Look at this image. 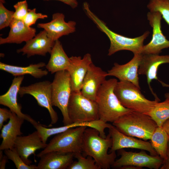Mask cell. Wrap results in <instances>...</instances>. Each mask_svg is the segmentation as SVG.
Returning <instances> with one entry per match:
<instances>
[{
    "instance_id": "obj_1",
    "label": "cell",
    "mask_w": 169,
    "mask_h": 169,
    "mask_svg": "<svg viewBox=\"0 0 169 169\" xmlns=\"http://www.w3.org/2000/svg\"><path fill=\"white\" fill-rule=\"evenodd\" d=\"M112 145V139L110 134L103 138L95 128L87 127L85 130L83 137L82 153L85 157L90 156L93 158L100 169H110L115 160V151L108 152Z\"/></svg>"
},
{
    "instance_id": "obj_2",
    "label": "cell",
    "mask_w": 169,
    "mask_h": 169,
    "mask_svg": "<svg viewBox=\"0 0 169 169\" xmlns=\"http://www.w3.org/2000/svg\"><path fill=\"white\" fill-rule=\"evenodd\" d=\"M83 10L87 16L96 25L97 27L108 38L110 45L108 55L111 56L122 50L131 51L134 54H141L144 40L148 37L150 32L146 31L140 36L131 38L117 33L110 30L106 24L92 12L86 2L83 4Z\"/></svg>"
},
{
    "instance_id": "obj_3",
    "label": "cell",
    "mask_w": 169,
    "mask_h": 169,
    "mask_svg": "<svg viewBox=\"0 0 169 169\" xmlns=\"http://www.w3.org/2000/svg\"><path fill=\"white\" fill-rule=\"evenodd\" d=\"M115 78L106 80L98 92L95 101L98 107L99 120L113 123L123 115L131 111L120 103L114 92L117 82Z\"/></svg>"
},
{
    "instance_id": "obj_4",
    "label": "cell",
    "mask_w": 169,
    "mask_h": 169,
    "mask_svg": "<svg viewBox=\"0 0 169 169\" xmlns=\"http://www.w3.org/2000/svg\"><path fill=\"white\" fill-rule=\"evenodd\" d=\"M112 123L123 134L145 141L150 139L158 126L148 115L132 111L121 116Z\"/></svg>"
},
{
    "instance_id": "obj_5",
    "label": "cell",
    "mask_w": 169,
    "mask_h": 169,
    "mask_svg": "<svg viewBox=\"0 0 169 169\" xmlns=\"http://www.w3.org/2000/svg\"><path fill=\"white\" fill-rule=\"evenodd\" d=\"M140 89L130 82L120 81L117 82L114 92L124 107L132 111L146 114L159 101L146 99Z\"/></svg>"
},
{
    "instance_id": "obj_6",
    "label": "cell",
    "mask_w": 169,
    "mask_h": 169,
    "mask_svg": "<svg viewBox=\"0 0 169 169\" xmlns=\"http://www.w3.org/2000/svg\"><path fill=\"white\" fill-rule=\"evenodd\" d=\"M87 127L82 126L72 128L57 134L37 156L39 157L44 154L52 151L72 153L74 155L82 153L83 135Z\"/></svg>"
},
{
    "instance_id": "obj_7",
    "label": "cell",
    "mask_w": 169,
    "mask_h": 169,
    "mask_svg": "<svg viewBox=\"0 0 169 169\" xmlns=\"http://www.w3.org/2000/svg\"><path fill=\"white\" fill-rule=\"evenodd\" d=\"M68 112L71 123L99 120L96 102L84 96L80 91H72L68 104Z\"/></svg>"
},
{
    "instance_id": "obj_8",
    "label": "cell",
    "mask_w": 169,
    "mask_h": 169,
    "mask_svg": "<svg viewBox=\"0 0 169 169\" xmlns=\"http://www.w3.org/2000/svg\"><path fill=\"white\" fill-rule=\"evenodd\" d=\"M51 85L52 105L60 110L64 125L70 124L71 123L68 114V106L72 90L68 71L66 70L55 73Z\"/></svg>"
},
{
    "instance_id": "obj_9",
    "label": "cell",
    "mask_w": 169,
    "mask_h": 169,
    "mask_svg": "<svg viewBox=\"0 0 169 169\" xmlns=\"http://www.w3.org/2000/svg\"><path fill=\"white\" fill-rule=\"evenodd\" d=\"M118 151L120 157L115 160L112 168L120 169L124 166L131 165L142 168L146 167L151 169H158L163 165L164 160L159 155L147 154L144 150L136 152L127 151L123 149Z\"/></svg>"
},
{
    "instance_id": "obj_10",
    "label": "cell",
    "mask_w": 169,
    "mask_h": 169,
    "mask_svg": "<svg viewBox=\"0 0 169 169\" xmlns=\"http://www.w3.org/2000/svg\"><path fill=\"white\" fill-rule=\"evenodd\" d=\"M51 84L52 82L49 81H41L20 87L18 92L21 97L26 94L32 96L39 105L48 110L51 118V125L56 123L58 120L57 114L53 108Z\"/></svg>"
},
{
    "instance_id": "obj_11",
    "label": "cell",
    "mask_w": 169,
    "mask_h": 169,
    "mask_svg": "<svg viewBox=\"0 0 169 169\" xmlns=\"http://www.w3.org/2000/svg\"><path fill=\"white\" fill-rule=\"evenodd\" d=\"M138 73L140 75H145L149 89L154 96L155 100L160 101V99L153 91L151 86L153 80H156L163 86L169 87L167 84L159 80L157 76L159 66L164 64H169V55H160L153 54H142Z\"/></svg>"
},
{
    "instance_id": "obj_12",
    "label": "cell",
    "mask_w": 169,
    "mask_h": 169,
    "mask_svg": "<svg viewBox=\"0 0 169 169\" xmlns=\"http://www.w3.org/2000/svg\"><path fill=\"white\" fill-rule=\"evenodd\" d=\"M147 16L152 28L153 33L151 40L143 46L141 54H159L162 50L169 48V40L163 35L161 29L162 16L158 12H149Z\"/></svg>"
},
{
    "instance_id": "obj_13",
    "label": "cell",
    "mask_w": 169,
    "mask_h": 169,
    "mask_svg": "<svg viewBox=\"0 0 169 169\" xmlns=\"http://www.w3.org/2000/svg\"><path fill=\"white\" fill-rule=\"evenodd\" d=\"M108 129L112 139L110 152L125 148H131L146 151L152 156L158 155L150 142L125 135L111 124Z\"/></svg>"
},
{
    "instance_id": "obj_14",
    "label": "cell",
    "mask_w": 169,
    "mask_h": 169,
    "mask_svg": "<svg viewBox=\"0 0 169 169\" xmlns=\"http://www.w3.org/2000/svg\"><path fill=\"white\" fill-rule=\"evenodd\" d=\"M63 13H57L53 14L51 20L47 23H38V28L45 30L48 36L55 41L61 37L75 32L76 23L73 21L66 22Z\"/></svg>"
},
{
    "instance_id": "obj_15",
    "label": "cell",
    "mask_w": 169,
    "mask_h": 169,
    "mask_svg": "<svg viewBox=\"0 0 169 169\" xmlns=\"http://www.w3.org/2000/svg\"><path fill=\"white\" fill-rule=\"evenodd\" d=\"M142 55L141 54H134L132 59L125 64L115 63L111 69L108 71V76L115 77L120 81L130 82L141 89L138 71Z\"/></svg>"
},
{
    "instance_id": "obj_16",
    "label": "cell",
    "mask_w": 169,
    "mask_h": 169,
    "mask_svg": "<svg viewBox=\"0 0 169 169\" xmlns=\"http://www.w3.org/2000/svg\"><path fill=\"white\" fill-rule=\"evenodd\" d=\"M107 72L92 63L90 65L84 79L80 91L85 97L95 101L97 95L101 85L106 80Z\"/></svg>"
},
{
    "instance_id": "obj_17",
    "label": "cell",
    "mask_w": 169,
    "mask_h": 169,
    "mask_svg": "<svg viewBox=\"0 0 169 169\" xmlns=\"http://www.w3.org/2000/svg\"><path fill=\"white\" fill-rule=\"evenodd\" d=\"M67 70L69 74L72 91H80L83 82L90 65L92 63L91 55L85 54L81 57L72 56Z\"/></svg>"
},
{
    "instance_id": "obj_18",
    "label": "cell",
    "mask_w": 169,
    "mask_h": 169,
    "mask_svg": "<svg viewBox=\"0 0 169 169\" xmlns=\"http://www.w3.org/2000/svg\"><path fill=\"white\" fill-rule=\"evenodd\" d=\"M24 78V75L15 77L7 92L0 96V104L8 107L12 112L34 126L38 122L29 115L22 113V107L17 101L18 94Z\"/></svg>"
},
{
    "instance_id": "obj_19",
    "label": "cell",
    "mask_w": 169,
    "mask_h": 169,
    "mask_svg": "<svg viewBox=\"0 0 169 169\" xmlns=\"http://www.w3.org/2000/svg\"><path fill=\"white\" fill-rule=\"evenodd\" d=\"M46 143H44L36 130L26 136H19L15 141L14 147L16 149L24 162L28 165L32 163L28 159L38 149L45 148Z\"/></svg>"
},
{
    "instance_id": "obj_20",
    "label": "cell",
    "mask_w": 169,
    "mask_h": 169,
    "mask_svg": "<svg viewBox=\"0 0 169 169\" xmlns=\"http://www.w3.org/2000/svg\"><path fill=\"white\" fill-rule=\"evenodd\" d=\"M55 41L49 38L45 30L40 31L31 39L26 42L21 48L17 49L18 53L26 55L28 58L35 55L45 56L50 54Z\"/></svg>"
},
{
    "instance_id": "obj_21",
    "label": "cell",
    "mask_w": 169,
    "mask_h": 169,
    "mask_svg": "<svg viewBox=\"0 0 169 169\" xmlns=\"http://www.w3.org/2000/svg\"><path fill=\"white\" fill-rule=\"evenodd\" d=\"M9 27L10 30L8 36L0 37V44H20L31 39L36 34V28L27 26L22 20L13 18Z\"/></svg>"
},
{
    "instance_id": "obj_22",
    "label": "cell",
    "mask_w": 169,
    "mask_h": 169,
    "mask_svg": "<svg viewBox=\"0 0 169 169\" xmlns=\"http://www.w3.org/2000/svg\"><path fill=\"white\" fill-rule=\"evenodd\" d=\"M39 157L37 169H65L73 162L74 157L72 153L52 151Z\"/></svg>"
},
{
    "instance_id": "obj_23",
    "label": "cell",
    "mask_w": 169,
    "mask_h": 169,
    "mask_svg": "<svg viewBox=\"0 0 169 169\" xmlns=\"http://www.w3.org/2000/svg\"><path fill=\"white\" fill-rule=\"evenodd\" d=\"M24 120L12 112L8 123L3 125L1 129L0 137L3 141L0 150L3 151L14 147L17 137L23 134L21 128Z\"/></svg>"
},
{
    "instance_id": "obj_24",
    "label": "cell",
    "mask_w": 169,
    "mask_h": 169,
    "mask_svg": "<svg viewBox=\"0 0 169 169\" xmlns=\"http://www.w3.org/2000/svg\"><path fill=\"white\" fill-rule=\"evenodd\" d=\"M50 57L45 67L51 74L57 72L67 70L70 60L65 53L60 42L56 40L50 53Z\"/></svg>"
},
{
    "instance_id": "obj_25",
    "label": "cell",
    "mask_w": 169,
    "mask_h": 169,
    "mask_svg": "<svg viewBox=\"0 0 169 169\" xmlns=\"http://www.w3.org/2000/svg\"><path fill=\"white\" fill-rule=\"evenodd\" d=\"M43 62L37 64H32L26 67L15 66L0 62V69L9 73L15 76L30 75L36 78H40L47 75L48 71L43 70L46 66Z\"/></svg>"
},
{
    "instance_id": "obj_26",
    "label": "cell",
    "mask_w": 169,
    "mask_h": 169,
    "mask_svg": "<svg viewBox=\"0 0 169 169\" xmlns=\"http://www.w3.org/2000/svg\"><path fill=\"white\" fill-rule=\"evenodd\" d=\"M82 126L92 127L100 131L102 128V123L99 120L89 122L73 123L61 127L51 128L45 127L38 123L33 126L38 131L43 142L46 143L48 138L51 136L61 133L70 128Z\"/></svg>"
},
{
    "instance_id": "obj_27",
    "label": "cell",
    "mask_w": 169,
    "mask_h": 169,
    "mask_svg": "<svg viewBox=\"0 0 169 169\" xmlns=\"http://www.w3.org/2000/svg\"><path fill=\"white\" fill-rule=\"evenodd\" d=\"M151 145L157 154L162 158H167L169 135L162 127L157 126L150 139Z\"/></svg>"
},
{
    "instance_id": "obj_28",
    "label": "cell",
    "mask_w": 169,
    "mask_h": 169,
    "mask_svg": "<svg viewBox=\"0 0 169 169\" xmlns=\"http://www.w3.org/2000/svg\"><path fill=\"white\" fill-rule=\"evenodd\" d=\"M149 115L158 126L162 127L169 119V99L162 102H158L152 109L146 114Z\"/></svg>"
},
{
    "instance_id": "obj_29",
    "label": "cell",
    "mask_w": 169,
    "mask_h": 169,
    "mask_svg": "<svg viewBox=\"0 0 169 169\" xmlns=\"http://www.w3.org/2000/svg\"><path fill=\"white\" fill-rule=\"evenodd\" d=\"M82 153L74 154L77 161H73L67 169H100L91 157H85Z\"/></svg>"
},
{
    "instance_id": "obj_30",
    "label": "cell",
    "mask_w": 169,
    "mask_h": 169,
    "mask_svg": "<svg viewBox=\"0 0 169 169\" xmlns=\"http://www.w3.org/2000/svg\"><path fill=\"white\" fill-rule=\"evenodd\" d=\"M147 8L150 12H159L169 25V0H150Z\"/></svg>"
},
{
    "instance_id": "obj_31",
    "label": "cell",
    "mask_w": 169,
    "mask_h": 169,
    "mask_svg": "<svg viewBox=\"0 0 169 169\" xmlns=\"http://www.w3.org/2000/svg\"><path fill=\"white\" fill-rule=\"evenodd\" d=\"M4 151L5 155L8 159L13 162L17 169H37V166L28 165L25 163L14 147Z\"/></svg>"
},
{
    "instance_id": "obj_32",
    "label": "cell",
    "mask_w": 169,
    "mask_h": 169,
    "mask_svg": "<svg viewBox=\"0 0 169 169\" xmlns=\"http://www.w3.org/2000/svg\"><path fill=\"white\" fill-rule=\"evenodd\" d=\"M14 12L7 9L0 1V29L9 26L13 20Z\"/></svg>"
},
{
    "instance_id": "obj_33",
    "label": "cell",
    "mask_w": 169,
    "mask_h": 169,
    "mask_svg": "<svg viewBox=\"0 0 169 169\" xmlns=\"http://www.w3.org/2000/svg\"><path fill=\"white\" fill-rule=\"evenodd\" d=\"M48 15L41 13H37L35 8L28 9V12L23 21L27 26L30 27L35 23L38 19H44Z\"/></svg>"
},
{
    "instance_id": "obj_34",
    "label": "cell",
    "mask_w": 169,
    "mask_h": 169,
    "mask_svg": "<svg viewBox=\"0 0 169 169\" xmlns=\"http://www.w3.org/2000/svg\"><path fill=\"white\" fill-rule=\"evenodd\" d=\"M15 10L14 18L23 20L28 13V9L26 0L18 2L13 5Z\"/></svg>"
},
{
    "instance_id": "obj_35",
    "label": "cell",
    "mask_w": 169,
    "mask_h": 169,
    "mask_svg": "<svg viewBox=\"0 0 169 169\" xmlns=\"http://www.w3.org/2000/svg\"><path fill=\"white\" fill-rule=\"evenodd\" d=\"M12 112L4 108H0V130H1L3 125L4 122L10 118Z\"/></svg>"
},
{
    "instance_id": "obj_36",
    "label": "cell",
    "mask_w": 169,
    "mask_h": 169,
    "mask_svg": "<svg viewBox=\"0 0 169 169\" xmlns=\"http://www.w3.org/2000/svg\"><path fill=\"white\" fill-rule=\"evenodd\" d=\"M44 1L50 0H57L63 2L64 3L70 6L72 8L74 9L77 7L78 3L76 0H43Z\"/></svg>"
},
{
    "instance_id": "obj_37",
    "label": "cell",
    "mask_w": 169,
    "mask_h": 169,
    "mask_svg": "<svg viewBox=\"0 0 169 169\" xmlns=\"http://www.w3.org/2000/svg\"><path fill=\"white\" fill-rule=\"evenodd\" d=\"M160 169H169V141L168 144L167 158L164 161V163Z\"/></svg>"
},
{
    "instance_id": "obj_38",
    "label": "cell",
    "mask_w": 169,
    "mask_h": 169,
    "mask_svg": "<svg viewBox=\"0 0 169 169\" xmlns=\"http://www.w3.org/2000/svg\"><path fill=\"white\" fill-rule=\"evenodd\" d=\"M8 158L5 155H3V157L0 159V169H5L6 164L8 162Z\"/></svg>"
},
{
    "instance_id": "obj_39",
    "label": "cell",
    "mask_w": 169,
    "mask_h": 169,
    "mask_svg": "<svg viewBox=\"0 0 169 169\" xmlns=\"http://www.w3.org/2000/svg\"><path fill=\"white\" fill-rule=\"evenodd\" d=\"M162 127L169 135V119L164 123Z\"/></svg>"
},
{
    "instance_id": "obj_40",
    "label": "cell",
    "mask_w": 169,
    "mask_h": 169,
    "mask_svg": "<svg viewBox=\"0 0 169 169\" xmlns=\"http://www.w3.org/2000/svg\"><path fill=\"white\" fill-rule=\"evenodd\" d=\"M120 169H141V168L138 167L134 166L131 165H128L123 166L121 167Z\"/></svg>"
},
{
    "instance_id": "obj_41",
    "label": "cell",
    "mask_w": 169,
    "mask_h": 169,
    "mask_svg": "<svg viewBox=\"0 0 169 169\" xmlns=\"http://www.w3.org/2000/svg\"><path fill=\"white\" fill-rule=\"evenodd\" d=\"M164 96L166 99H169V92H167L164 95Z\"/></svg>"
},
{
    "instance_id": "obj_42",
    "label": "cell",
    "mask_w": 169,
    "mask_h": 169,
    "mask_svg": "<svg viewBox=\"0 0 169 169\" xmlns=\"http://www.w3.org/2000/svg\"><path fill=\"white\" fill-rule=\"evenodd\" d=\"M0 1L2 2L3 3H5V1L4 0H0Z\"/></svg>"
}]
</instances>
